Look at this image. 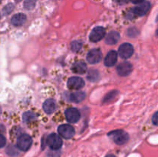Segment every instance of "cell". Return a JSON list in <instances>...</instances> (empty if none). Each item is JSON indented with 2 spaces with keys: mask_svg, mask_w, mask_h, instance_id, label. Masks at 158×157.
<instances>
[{
  "mask_svg": "<svg viewBox=\"0 0 158 157\" xmlns=\"http://www.w3.org/2000/svg\"><path fill=\"white\" fill-rule=\"evenodd\" d=\"M6 139L5 138V136L3 135H2L0 133V148H2L6 146Z\"/></svg>",
  "mask_w": 158,
  "mask_h": 157,
  "instance_id": "obj_24",
  "label": "cell"
},
{
  "mask_svg": "<svg viewBox=\"0 0 158 157\" xmlns=\"http://www.w3.org/2000/svg\"><path fill=\"white\" fill-rule=\"evenodd\" d=\"M157 20H158V18H157ZM157 34H158V29H157Z\"/></svg>",
  "mask_w": 158,
  "mask_h": 157,
  "instance_id": "obj_28",
  "label": "cell"
},
{
  "mask_svg": "<svg viewBox=\"0 0 158 157\" xmlns=\"http://www.w3.org/2000/svg\"><path fill=\"white\" fill-rule=\"evenodd\" d=\"M117 94H118V92H117V91H115V90L109 92V93H108L107 95L105 96L104 99H103V103H108V102L112 101V100L114 99L116 96H117Z\"/></svg>",
  "mask_w": 158,
  "mask_h": 157,
  "instance_id": "obj_21",
  "label": "cell"
},
{
  "mask_svg": "<svg viewBox=\"0 0 158 157\" xmlns=\"http://www.w3.org/2000/svg\"><path fill=\"white\" fill-rule=\"evenodd\" d=\"M84 80L82 78H80V77H70V78L68 79L67 86L69 89H71V90H79V89L84 87Z\"/></svg>",
  "mask_w": 158,
  "mask_h": 157,
  "instance_id": "obj_6",
  "label": "cell"
},
{
  "mask_svg": "<svg viewBox=\"0 0 158 157\" xmlns=\"http://www.w3.org/2000/svg\"><path fill=\"white\" fill-rule=\"evenodd\" d=\"M106 35V30L102 26H97L94 28L89 35V40L93 42H97L103 39V37Z\"/></svg>",
  "mask_w": 158,
  "mask_h": 157,
  "instance_id": "obj_4",
  "label": "cell"
},
{
  "mask_svg": "<svg viewBox=\"0 0 158 157\" xmlns=\"http://www.w3.org/2000/svg\"><path fill=\"white\" fill-rule=\"evenodd\" d=\"M32 139L30 135L27 134H22L17 139L16 146L19 149L22 151H27L31 147Z\"/></svg>",
  "mask_w": 158,
  "mask_h": 157,
  "instance_id": "obj_2",
  "label": "cell"
},
{
  "mask_svg": "<svg viewBox=\"0 0 158 157\" xmlns=\"http://www.w3.org/2000/svg\"><path fill=\"white\" fill-rule=\"evenodd\" d=\"M1 1H2V0H0V2H1Z\"/></svg>",
  "mask_w": 158,
  "mask_h": 157,
  "instance_id": "obj_29",
  "label": "cell"
},
{
  "mask_svg": "<svg viewBox=\"0 0 158 157\" xmlns=\"http://www.w3.org/2000/svg\"><path fill=\"white\" fill-rule=\"evenodd\" d=\"M108 135L117 145H123L129 140V135L123 130H114L108 133Z\"/></svg>",
  "mask_w": 158,
  "mask_h": 157,
  "instance_id": "obj_1",
  "label": "cell"
},
{
  "mask_svg": "<svg viewBox=\"0 0 158 157\" xmlns=\"http://www.w3.org/2000/svg\"><path fill=\"white\" fill-rule=\"evenodd\" d=\"M86 65L84 62L79 61L74 63L72 66V71L77 74H84L86 72Z\"/></svg>",
  "mask_w": 158,
  "mask_h": 157,
  "instance_id": "obj_16",
  "label": "cell"
},
{
  "mask_svg": "<svg viewBox=\"0 0 158 157\" xmlns=\"http://www.w3.org/2000/svg\"><path fill=\"white\" fill-rule=\"evenodd\" d=\"M66 119L69 123H76L80 119V112L76 108H69L65 112Z\"/></svg>",
  "mask_w": 158,
  "mask_h": 157,
  "instance_id": "obj_9",
  "label": "cell"
},
{
  "mask_svg": "<svg viewBox=\"0 0 158 157\" xmlns=\"http://www.w3.org/2000/svg\"><path fill=\"white\" fill-rule=\"evenodd\" d=\"M35 119H36V115L34 112H31V111L25 112L23 115V120L26 123H30V122L35 120Z\"/></svg>",
  "mask_w": 158,
  "mask_h": 157,
  "instance_id": "obj_18",
  "label": "cell"
},
{
  "mask_svg": "<svg viewBox=\"0 0 158 157\" xmlns=\"http://www.w3.org/2000/svg\"><path fill=\"white\" fill-rule=\"evenodd\" d=\"M117 60V53L116 51H110L105 57L104 64L107 67H112L116 64Z\"/></svg>",
  "mask_w": 158,
  "mask_h": 157,
  "instance_id": "obj_13",
  "label": "cell"
},
{
  "mask_svg": "<svg viewBox=\"0 0 158 157\" xmlns=\"http://www.w3.org/2000/svg\"><path fill=\"white\" fill-rule=\"evenodd\" d=\"M86 59L88 62L90 64H96L101 61L102 59V52L100 49H91L86 55Z\"/></svg>",
  "mask_w": 158,
  "mask_h": 157,
  "instance_id": "obj_8",
  "label": "cell"
},
{
  "mask_svg": "<svg viewBox=\"0 0 158 157\" xmlns=\"http://www.w3.org/2000/svg\"><path fill=\"white\" fill-rule=\"evenodd\" d=\"M87 78L90 82L97 81L100 78V74H99L98 71L95 70V69H91V70H89L87 74Z\"/></svg>",
  "mask_w": 158,
  "mask_h": 157,
  "instance_id": "obj_19",
  "label": "cell"
},
{
  "mask_svg": "<svg viewBox=\"0 0 158 157\" xmlns=\"http://www.w3.org/2000/svg\"><path fill=\"white\" fill-rule=\"evenodd\" d=\"M131 2H132L133 3H134V4H140V3L143 2L144 0H131Z\"/></svg>",
  "mask_w": 158,
  "mask_h": 157,
  "instance_id": "obj_26",
  "label": "cell"
},
{
  "mask_svg": "<svg viewBox=\"0 0 158 157\" xmlns=\"http://www.w3.org/2000/svg\"><path fill=\"white\" fill-rule=\"evenodd\" d=\"M150 8H151V3L149 2H143L134 7V9H133V13L137 16H143L149 11Z\"/></svg>",
  "mask_w": 158,
  "mask_h": 157,
  "instance_id": "obj_11",
  "label": "cell"
},
{
  "mask_svg": "<svg viewBox=\"0 0 158 157\" xmlns=\"http://www.w3.org/2000/svg\"><path fill=\"white\" fill-rule=\"evenodd\" d=\"M82 44L81 42L80 41H73L72 43H71V50L74 52H77L81 49Z\"/></svg>",
  "mask_w": 158,
  "mask_h": 157,
  "instance_id": "obj_20",
  "label": "cell"
},
{
  "mask_svg": "<svg viewBox=\"0 0 158 157\" xmlns=\"http://www.w3.org/2000/svg\"><path fill=\"white\" fill-rule=\"evenodd\" d=\"M47 145L52 150H58L63 146V140L57 134L52 133L47 137Z\"/></svg>",
  "mask_w": 158,
  "mask_h": 157,
  "instance_id": "obj_3",
  "label": "cell"
},
{
  "mask_svg": "<svg viewBox=\"0 0 158 157\" xmlns=\"http://www.w3.org/2000/svg\"><path fill=\"white\" fill-rule=\"evenodd\" d=\"M106 157H116L114 155H112V154H110V155H107Z\"/></svg>",
  "mask_w": 158,
  "mask_h": 157,
  "instance_id": "obj_27",
  "label": "cell"
},
{
  "mask_svg": "<svg viewBox=\"0 0 158 157\" xmlns=\"http://www.w3.org/2000/svg\"><path fill=\"white\" fill-rule=\"evenodd\" d=\"M120 34L119 32H116V31H112V32H109L108 35L106 37V43L108 45H114L119 41L120 39Z\"/></svg>",
  "mask_w": 158,
  "mask_h": 157,
  "instance_id": "obj_17",
  "label": "cell"
},
{
  "mask_svg": "<svg viewBox=\"0 0 158 157\" xmlns=\"http://www.w3.org/2000/svg\"><path fill=\"white\" fill-rule=\"evenodd\" d=\"M133 66L128 62H124L118 65L117 67V72L120 76H127L132 72Z\"/></svg>",
  "mask_w": 158,
  "mask_h": 157,
  "instance_id": "obj_10",
  "label": "cell"
},
{
  "mask_svg": "<svg viewBox=\"0 0 158 157\" xmlns=\"http://www.w3.org/2000/svg\"><path fill=\"white\" fill-rule=\"evenodd\" d=\"M58 132L63 138L71 139L75 135V129L70 125L63 124L59 126Z\"/></svg>",
  "mask_w": 158,
  "mask_h": 157,
  "instance_id": "obj_5",
  "label": "cell"
},
{
  "mask_svg": "<svg viewBox=\"0 0 158 157\" xmlns=\"http://www.w3.org/2000/svg\"><path fill=\"white\" fill-rule=\"evenodd\" d=\"M152 123L153 124L155 125V126H158V111L156 113H154V115L152 117Z\"/></svg>",
  "mask_w": 158,
  "mask_h": 157,
  "instance_id": "obj_25",
  "label": "cell"
},
{
  "mask_svg": "<svg viewBox=\"0 0 158 157\" xmlns=\"http://www.w3.org/2000/svg\"><path fill=\"white\" fill-rule=\"evenodd\" d=\"M134 46L130 43H123L119 48V55L122 58H129L134 54Z\"/></svg>",
  "mask_w": 158,
  "mask_h": 157,
  "instance_id": "obj_7",
  "label": "cell"
},
{
  "mask_svg": "<svg viewBox=\"0 0 158 157\" xmlns=\"http://www.w3.org/2000/svg\"><path fill=\"white\" fill-rule=\"evenodd\" d=\"M43 107L46 113L52 114V112H55L56 105V102L52 99H48L44 102Z\"/></svg>",
  "mask_w": 158,
  "mask_h": 157,
  "instance_id": "obj_14",
  "label": "cell"
},
{
  "mask_svg": "<svg viewBox=\"0 0 158 157\" xmlns=\"http://www.w3.org/2000/svg\"><path fill=\"white\" fill-rule=\"evenodd\" d=\"M35 6V0H26L24 2V8L27 10L34 9Z\"/></svg>",
  "mask_w": 158,
  "mask_h": 157,
  "instance_id": "obj_22",
  "label": "cell"
},
{
  "mask_svg": "<svg viewBox=\"0 0 158 157\" xmlns=\"http://www.w3.org/2000/svg\"><path fill=\"white\" fill-rule=\"evenodd\" d=\"M86 98V93L82 91H77V92H70L66 95V99L69 101L73 103H80Z\"/></svg>",
  "mask_w": 158,
  "mask_h": 157,
  "instance_id": "obj_12",
  "label": "cell"
},
{
  "mask_svg": "<svg viewBox=\"0 0 158 157\" xmlns=\"http://www.w3.org/2000/svg\"><path fill=\"white\" fill-rule=\"evenodd\" d=\"M26 21V15L23 13H18L14 15L11 18V23L15 26H23Z\"/></svg>",
  "mask_w": 158,
  "mask_h": 157,
  "instance_id": "obj_15",
  "label": "cell"
},
{
  "mask_svg": "<svg viewBox=\"0 0 158 157\" xmlns=\"http://www.w3.org/2000/svg\"><path fill=\"white\" fill-rule=\"evenodd\" d=\"M13 9H14L13 4L9 3V4H8L7 6H5L4 9H3V14H4V15H9V13L12 12V11L13 10Z\"/></svg>",
  "mask_w": 158,
  "mask_h": 157,
  "instance_id": "obj_23",
  "label": "cell"
}]
</instances>
